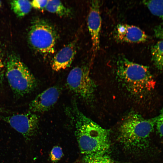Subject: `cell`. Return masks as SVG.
I'll use <instances>...</instances> for the list:
<instances>
[{
	"mask_svg": "<svg viewBox=\"0 0 163 163\" xmlns=\"http://www.w3.org/2000/svg\"><path fill=\"white\" fill-rule=\"evenodd\" d=\"M76 44L72 42L60 50L54 56L51 67L55 71H59L69 67L76 53Z\"/></svg>",
	"mask_w": 163,
	"mask_h": 163,
	"instance_id": "cell-11",
	"label": "cell"
},
{
	"mask_svg": "<svg viewBox=\"0 0 163 163\" xmlns=\"http://www.w3.org/2000/svg\"><path fill=\"white\" fill-rule=\"evenodd\" d=\"M56 32L53 26L43 19L34 21L28 34V40L31 47L43 54L53 53L57 38Z\"/></svg>",
	"mask_w": 163,
	"mask_h": 163,
	"instance_id": "cell-5",
	"label": "cell"
},
{
	"mask_svg": "<svg viewBox=\"0 0 163 163\" xmlns=\"http://www.w3.org/2000/svg\"><path fill=\"white\" fill-rule=\"evenodd\" d=\"M87 25L91 40L92 50L95 53L99 49L101 25L100 2L99 1L93 0L90 2Z\"/></svg>",
	"mask_w": 163,
	"mask_h": 163,
	"instance_id": "cell-8",
	"label": "cell"
},
{
	"mask_svg": "<svg viewBox=\"0 0 163 163\" xmlns=\"http://www.w3.org/2000/svg\"><path fill=\"white\" fill-rule=\"evenodd\" d=\"M10 4L14 12L19 17H24L28 14L32 7L31 2L28 0H13Z\"/></svg>",
	"mask_w": 163,
	"mask_h": 163,
	"instance_id": "cell-14",
	"label": "cell"
},
{
	"mask_svg": "<svg viewBox=\"0 0 163 163\" xmlns=\"http://www.w3.org/2000/svg\"><path fill=\"white\" fill-rule=\"evenodd\" d=\"M48 0H35L31 2L32 7L38 9H41L46 8Z\"/></svg>",
	"mask_w": 163,
	"mask_h": 163,
	"instance_id": "cell-19",
	"label": "cell"
},
{
	"mask_svg": "<svg viewBox=\"0 0 163 163\" xmlns=\"http://www.w3.org/2000/svg\"><path fill=\"white\" fill-rule=\"evenodd\" d=\"M0 118L27 140L34 136L38 129L39 117L33 112H29L7 116H0Z\"/></svg>",
	"mask_w": 163,
	"mask_h": 163,
	"instance_id": "cell-7",
	"label": "cell"
},
{
	"mask_svg": "<svg viewBox=\"0 0 163 163\" xmlns=\"http://www.w3.org/2000/svg\"><path fill=\"white\" fill-rule=\"evenodd\" d=\"M152 60L155 67L163 71V41L160 40L151 47Z\"/></svg>",
	"mask_w": 163,
	"mask_h": 163,
	"instance_id": "cell-12",
	"label": "cell"
},
{
	"mask_svg": "<svg viewBox=\"0 0 163 163\" xmlns=\"http://www.w3.org/2000/svg\"><path fill=\"white\" fill-rule=\"evenodd\" d=\"M50 160L53 162H56L59 161L63 155V152L62 148L59 146H55L53 148L50 154Z\"/></svg>",
	"mask_w": 163,
	"mask_h": 163,
	"instance_id": "cell-17",
	"label": "cell"
},
{
	"mask_svg": "<svg viewBox=\"0 0 163 163\" xmlns=\"http://www.w3.org/2000/svg\"><path fill=\"white\" fill-rule=\"evenodd\" d=\"M116 67L118 80L133 95L141 96L154 88L156 82L147 66L121 55L118 58Z\"/></svg>",
	"mask_w": 163,
	"mask_h": 163,
	"instance_id": "cell-2",
	"label": "cell"
},
{
	"mask_svg": "<svg viewBox=\"0 0 163 163\" xmlns=\"http://www.w3.org/2000/svg\"><path fill=\"white\" fill-rule=\"evenodd\" d=\"M154 32L157 38L163 41V22L155 27Z\"/></svg>",
	"mask_w": 163,
	"mask_h": 163,
	"instance_id": "cell-20",
	"label": "cell"
},
{
	"mask_svg": "<svg viewBox=\"0 0 163 163\" xmlns=\"http://www.w3.org/2000/svg\"><path fill=\"white\" fill-rule=\"evenodd\" d=\"M82 163H116L105 154L85 155Z\"/></svg>",
	"mask_w": 163,
	"mask_h": 163,
	"instance_id": "cell-16",
	"label": "cell"
},
{
	"mask_svg": "<svg viewBox=\"0 0 163 163\" xmlns=\"http://www.w3.org/2000/svg\"><path fill=\"white\" fill-rule=\"evenodd\" d=\"M155 125L158 133L161 137H163V109L159 114L154 117Z\"/></svg>",
	"mask_w": 163,
	"mask_h": 163,
	"instance_id": "cell-18",
	"label": "cell"
},
{
	"mask_svg": "<svg viewBox=\"0 0 163 163\" xmlns=\"http://www.w3.org/2000/svg\"><path fill=\"white\" fill-rule=\"evenodd\" d=\"M114 36L119 42L131 43L144 42L148 38L145 32L138 27L124 24L116 26Z\"/></svg>",
	"mask_w": 163,
	"mask_h": 163,
	"instance_id": "cell-10",
	"label": "cell"
},
{
	"mask_svg": "<svg viewBox=\"0 0 163 163\" xmlns=\"http://www.w3.org/2000/svg\"><path fill=\"white\" fill-rule=\"evenodd\" d=\"M4 65L2 58L0 55V86L2 84L4 77Z\"/></svg>",
	"mask_w": 163,
	"mask_h": 163,
	"instance_id": "cell-21",
	"label": "cell"
},
{
	"mask_svg": "<svg viewBox=\"0 0 163 163\" xmlns=\"http://www.w3.org/2000/svg\"><path fill=\"white\" fill-rule=\"evenodd\" d=\"M68 112L75 122V136L81 152L85 155L105 154L110 145L108 130L88 117L75 105Z\"/></svg>",
	"mask_w": 163,
	"mask_h": 163,
	"instance_id": "cell-1",
	"label": "cell"
},
{
	"mask_svg": "<svg viewBox=\"0 0 163 163\" xmlns=\"http://www.w3.org/2000/svg\"><path fill=\"white\" fill-rule=\"evenodd\" d=\"M142 3L152 14L163 20V0H145Z\"/></svg>",
	"mask_w": 163,
	"mask_h": 163,
	"instance_id": "cell-15",
	"label": "cell"
},
{
	"mask_svg": "<svg viewBox=\"0 0 163 163\" xmlns=\"http://www.w3.org/2000/svg\"><path fill=\"white\" fill-rule=\"evenodd\" d=\"M1 1H0V8L1 7Z\"/></svg>",
	"mask_w": 163,
	"mask_h": 163,
	"instance_id": "cell-22",
	"label": "cell"
},
{
	"mask_svg": "<svg viewBox=\"0 0 163 163\" xmlns=\"http://www.w3.org/2000/svg\"><path fill=\"white\" fill-rule=\"evenodd\" d=\"M66 83L69 89L83 100L90 102L94 99L96 85L87 68H73L68 75Z\"/></svg>",
	"mask_w": 163,
	"mask_h": 163,
	"instance_id": "cell-6",
	"label": "cell"
},
{
	"mask_svg": "<svg viewBox=\"0 0 163 163\" xmlns=\"http://www.w3.org/2000/svg\"><path fill=\"white\" fill-rule=\"evenodd\" d=\"M45 9L49 12L61 17L68 16L71 13L70 10L59 0H48Z\"/></svg>",
	"mask_w": 163,
	"mask_h": 163,
	"instance_id": "cell-13",
	"label": "cell"
},
{
	"mask_svg": "<svg viewBox=\"0 0 163 163\" xmlns=\"http://www.w3.org/2000/svg\"><path fill=\"white\" fill-rule=\"evenodd\" d=\"M6 65V76L15 95L23 96L35 88L37 84L36 78L17 56H10Z\"/></svg>",
	"mask_w": 163,
	"mask_h": 163,
	"instance_id": "cell-4",
	"label": "cell"
},
{
	"mask_svg": "<svg viewBox=\"0 0 163 163\" xmlns=\"http://www.w3.org/2000/svg\"><path fill=\"white\" fill-rule=\"evenodd\" d=\"M60 93L59 88L56 86L47 88L30 102L29 109L33 113H43L48 110L57 102Z\"/></svg>",
	"mask_w": 163,
	"mask_h": 163,
	"instance_id": "cell-9",
	"label": "cell"
},
{
	"mask_svg": "<svg viewBox=\"0 0 163 163\" xmlns=\"http://www.w3.org/2000/svg\"><path fill=\"white\" fill-rule=\"evenodd\" d=\"M155 125L154 117L145 119L137 113L130 112L120 126L119 139L128 149L134 150L143 149L148 145Z\"/></svg>",
	"mask_w": 163,
	"mask_h": 163,
	"instance_id": "cell-3",
	"label": "cell"
}]
</instances>
